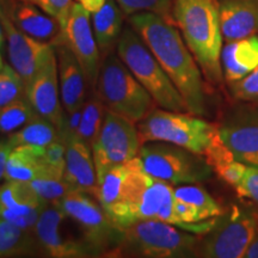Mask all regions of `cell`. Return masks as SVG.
I'll return each instance as SVG.
<instances>
[{
	"mask_svg": "<svg viewBox=\"0 0 258 258\" xmlns=\"http://www.w3.org/2000/svg\"><path fill=\"white\" fill-rule=\"evenodd\" d=\"M128 22L182 95L189 112L205 115V78L175 24L152 12L134 14L129 16Z\"/></svg>",
	"mask_w": 258,
	"mask_h": 258,
	"instance_id": "cell-1",
	"label": "cell"
},
{
	"mask_svg": "<svg viewBox=\"0 0 258 258\" xmlns=\"http://www.w3.org/2000/svg\"><path fill=\"white\" fill-rule=\"evenodd\" d=\"M172 18L206 82L214 88L221 86L224 38L218 0H173Z\"/></svg>",
	"mask_w": 258,
	"mask_h": 258,
	"instance_id": "cell-2",
	"label": "cell"
},
{
	"mask_svg": "<svg viewBox=\"0 0 258 258\" xmlns=\"http://www.w3.org/2000/svg\"><path fill=\"white\" fill-rule=\"evenodd\" d=\"M200 238L169 222L150 219L122 228V238L110 257H198Z\"/></svg>",
	"mask_w": 258,
	"mask_h": 258,
	"instance_id": "cell-3",
	"label": "cell"
},
{
	"mask_svg": "<svg viewBox=\"0 0 258 258\" xmlns=\"http://www.w3.org/2000/svg\"><path fill=\"white\" fill-rule=\"evenodd\" d=\"M96 97L105 110L128 118L143 121L157 108L152 96L138 82L117 54L104 57L95 86Z\"/></svg>",
	"mask_w": 258,
	"mask_h": 258,
	"instance_id": "cell-4",
	"label": "cell"
},
{
	"mask_svg": "<svg viewBox=\"0 0 258 258\" xmlns=\"http://www.w3.org/2000/svg\"><path fill=\"white\" fill-rule=\"evenodd\" d=\"M116 51L138 82L152 96L159 108L171 111L189 112L182 95L171 82L152 51L148 49L131 25L125 27L121 32L116 44Z\"/></svg>",
	"mask_w": 258,
	"mask_h": 258,
	"instance_id": "cell-5",
	"label": "cell"
},
{
	"mask_svg": "<svg viewBox=\"0 0 258 258\" xmlns=\"http://www.w3.org/2000/svg\"><path fill=\"white\" fill-rule=\"evenodd\" d=\"M141 144L163 141L205 157L219 138V127L191 112L156 108L138 124Z\"/></svg>",
	"mask_w": 258,
	"mask_h": 258,
	"instance_id": "cell-6",
	"label": "cell"
},
{
	"mask_svg": "<svg viewBox=\"0 0 258 258\" xmlns=\"http://www.w3.org/2000/svg\"><path fill=\"white\" fill-rule=\"evenodd\" d=\"M139 157L112 167L97 180L93 195L108 217L121 230L133 224V211L150 183Z\"/></svg>",
	"mask_w": 258,
	"mask_h": 258,
	"instance_id": "cell-7",
	"label": "cell"
},
{
	"mask_svg": "<svg viewBox=\"0 0 258 258\" xmlns=\"http://www.w3.org/2000/svg\"><path fill=\"white\" fill-rule=\"evenodd\" d=\"M138 157L152 178L173 186L206 182L214 173L203 156L163 141L143 144Z\"/></svg>",
	"mask_w": 258,
	"mask_h": 258,
	"instance_id": "cell-8",
	"label": "cell"
},
{
	"mask_svg": "<svg viewBox=\"0 0 258 258\" xmlns=\"http://www.w3.org/2000/svg\"><path fill=\"white\" fill-rule=\"evenodd\" d=\"M66 217L73 219L83 230V243L92 257L109 256L120 244L122 230L110 220L101 203L86 192L71 190L55 202Z\"/></svg>",
	"mask_w": 258,
	"mask_h": 258,
	"instance_id": "cell-9",
	"label": "cell"
},
{
	"mask_svg": "<svg viewBox=\"0 0 258 258\" xmlns=\"http://www.w3.org/2000/svg\"><path fill=\"white\" fill-rule=\"evenodd\" d=\"M258 218L246 208L232 206L215 219L214 225L199 240L198 257L241 258L252 240Z\"/></svg>",
	"mask_w": 258,
	"mask_h": 258,
	"instance_id": "cell-10",
	"label": "cell"
},
{
	"mask_svg": "<svg viewBox=\"0 0 258 258\" xmlns=\"http://www.w3.org/2000/svg\"><path fill=\"white\" fill-rule=\"evenodd\" d=\"M135 124L128 118L105 111L102 129L92 146L97 180L112 167L138 157L143 144Z\"/></svg>",
	"mask_w": 258,
	"mask_h": 258,
	"instance_id": "cell-11",
	"label": "cell"
},
{
	"mask_svg": "<svg viewBox=\"0 0 258 258\" xmlns=\"http://www.w3.org/2000/svg\"><path fill=\"white\" fill-rule=\"evenodd\" d=\"M219 127L222 144L235 160L258 167V103L240 102L226 112Z\"/></svg>",
	"mask_w": 258,
	"mask_h": 258,
	"instance_id": "cell-12",
	"label": "cell"
},
{
	"mask_svg": "<svg viewBox=\"0 0 258 258\" xmlns=\"http://www.w3.org/2000/svg\"><path fill=\"white\" fill-rule=\"evenodd\" d=\"M60 40L72 50L82 66L86 84L95 90L99 70H101V51L93 34L90 12L78 2H73L69 15L61 25Z\"/></svg>",
	"mask_w": 258,
	"mask_h": 258,
	"instance_id": "cell-13",
	"label": "cell"
},
{
	"mask_svg": "<svg viewBox=\"0 0 258 258\" xmlns=\"http://www.w3.org/2000/svg\"><path fill=\"white\" fill-rule=\"evenodd\" d=\"M0 24L6 38L10 62L22 77L27 88L38 69L55 51V48L51 43L38 41L22 32L10 21L2 9H0Z\"/></svg>",
	"mask_w": 258,
	"mask_h": 258,
	"instance_id": "cell-14",
	"label": "cell"
},
{
	"mask_svg": "<svg viewBox=\"0 0 258 258\" xmlns=\"http://www.w3.org/2000/svg\"><path fill=\"white\" fill-rule=\"evenodd\" d=\"M28 101L38 115L50 121L57 131L62 127L64 109L61 103L57 59L54 51L38 69L25 88Z\"/></svg>",
	"mask_w": 258,
	"mask_h": 258,
	"instance_id": "cell-15",
	"label": "cell"
},
{
	"mask_svg": "<svg viewBox=\"0 0 258 258\" xmlns=\"http://www.w3.org/2000/svg\"><path fill=\"white\" fill-rule=\"evenodd\" d=\"M66 218L56 203H47L35 225L34 234L38 250L51 258H86L92 253L83 241L67 239L61 235L60 225Z\"/></svg>",
	"mask_w": 258,
	"mask_h": 258,
	"instance_id": "cell-16",
	"label": "cell"
},
{
	"mask_svg": "<svg viewBox=\"0 0 258 258\" xmlns=\"http://www.w3.org/2000/svg\"><path fill=\"white\" fill-rule=\"evenodd\" d=\"M46 205L29 183L8 180L0 185V218L23 230L34 232Z\"/></svg>",
	"mask_w": 258,
	"mask_h": 258,
	"instance_id": "cell-17",
	"label": "cell"
},
{
	"mask_svg": "<svg viewBox=\"0 0 258 258\" xmlns=\"http://www.w3.org/2000/svg\"><path fill=\"white\" fill-rule=\"evenodd\" d=\"M0 9L19 30L38 41L54 44L61 36L60 22L23 0H0Z\"/></svg>",
	"mask_w": 258,
	"mask_h": 258,
	"instance_id": "cell-18",
	"label": "cell"
},
{
	"mask_svg": "<svg viewBox=\"0 0 258 258\" xmlns=\"http://www.w3.org/2000/svg\"><path fill=\"white\" fill-rule=\"evenodd\" d=\"M57 59L61 103L66 112H72L83 108L85 103L86 79L80 63L62 41L57 40L53 44Z\"/></svg>",
	"mask_w": 258,
	"mask_h": 258,
	"instance_id": "cell-19",
	"label": "cell"
},
{
	"mask_svg": "<svg viewBox=\"0 0 258 258\" xmlns=\"http://www.w3.org/2000/svg\"><path fill=\"white\" fill-rule=\"evenodd\" d=\"M224 41L258 35V0H218Z\"/></svg>",
	"mask_w": 258,
	"mask_h": 258,
	"instance_id": "cell-20",
	"label": "cell"
},
{
	"mask_svg": "<svg viewBox=\"0 0 258 258\" xmlns=\"http://www.w3.org/2000/svg\"><path fill=\"white\" fill-rule=\"evenodd\" d=\"M64 179L71 190L93 194L97 186V173L92 150L77 138H71L63 144Z\"/></svg>",
	"mask_w": 258,
	"mask_h": 258,
	"instance_id": "cell-21",
	"label": "cell"
},
{
	"mask_svg": "<svg viewBox=\"0 0 258 258\" xmlns=\"http://www.w3.org/2000/svg\"><path fill=\"white\" fill-rule=\"evenodd\" d=\"M258 66V35L227 42L221 50V67L227 84L244 78Z\"/></svg>",
	"mask_w": 258,
	"mask_h": 258,
	"instance_id": "cell-22",
	"label": "cell"
},
{
	"mask_svg": "<svg viewBox=\"0 0 258 258\" xmlns=\"http://www.w3.org/2000/svg\"><path fill=\"white\" fill-rule=\"evenodd\" d=\"M123 12L115 0H108L103 8L92 14V28L103 57L110 54L121 35Z\"/></svg>",
	"mask_w": 258,
	"mask_h": 258,
	"instance_id": "cell-23",
	"label": "cell"
},
{
	"mask_svg": "<svg viewBox=\"0 0 258 258\" xmlns=\"http://www.w3.org/2000/svg\"><path fill=\"white\" fill-rule=\"evenodd\" d=\"M43 150L44 147L30 146H18L12 148L8 165H6L4 178L6 180L29 183L41 176L42 173L49 172L42 159Z\"/></svg>",
	"mask_w": 258,
	"mask_h": 258,
	"instance_id": "cell-24",
	"label": "cell"
},
{
	"mask_svg": "<svg viewBox=\"0 0 258 258\" xmlns=\"http://www.w3.org/2000/svg\"><path fill=\"white\" fill-rule=\"evenodd\" d=\"M8 140L12 147H46L51 143L60 141V134L50 121L37 114L30 122L10 134Z\"/></svg>",
	"mask_w": 258,
	"mask_h": 258,
	"instance_id": "cell-25",
	"label": "cell"
},
{
	"mask_svg": "<svg viewBox=\"0 0 258 258\" xmlns=\"http://www.w3.org/2000/svg\"><path fill=\"white\" fill-rule=\"evenodd\" d=\"M36 249L38 245L34 232L0 218V257L29 256Z\"/></svg>",
	"mask_w": 258,
	"mask_h": 258,
	"instance_id": "cell-26",
	"label": "cell"
},
{
	"mask_svg": "<svg viewBox=\"0 0 258 258\" xmlns=\"http://www.w3.org/2000/svg\"><path fill=\"white\" fill-rule=\"evenodd\" d=\"M175 199L184 201L195 207L201 214L202 220L219 217L224 209L213 199L207 190L198 184H182L173 189Z\"/></svg>",
	"mask_w": 258,
	"mask_h": 258,
	"instance_id": "cell-27",
	"label": "cell"
},
{
	"mask_svg": "<svg viewBox=\"0 0 258 258\" xmlns=\"http://www.w3.org/2000/svg\"><path fill=\"white\" fill-rule=\"evenodd\" d=\"M105 108L97 97L90 98L83 105L82 120L76 138L86 144L92 150L93 144L98 138L105 117Z\"/></svg>",
	"mask_w": 258,
	"mask_h": 258,
	"instance_id": "cell-28",
	"label": "cell"
},
{
	"mask_svg": "<svg viewBox=\"0 0 258 258\" xmlns=\"http://www.w3.org/2000/svg\"><path fill=\"white\" fill-rule=\"evenodd\" d=\"M36 115L37 112L27 97L16 99L0 108V133H14L30 122Z\"/></svg>",
	"mask_w": 258,
	"mask_h": 258,
	"instance_id": "cell-29",
	"label": "cell"
},
{
	"mask_svg": "<svg viewBox=\"0 0 258 258\" xmlns=\"http://www.w3.org/2000/svg\"><path fill=\"white\" fill-rule=\"evenodd\" d=\"M29 184L44 203H55L71 191L64 177L46 172L32 179Z\"/></svg>",
	"mask_w": 258,
	"mask_h": 258,
	"instance_id": "cell-30",
	"label": "cell"
},
{
	"mask_svg": "<svg viewBox=\"0 0 258 258\" xmlns=\"http://www.w3.org/2000/svg\"><path fill=\"white\" fill-rule=\"evenodd\" d=\"M116 3L128 17L139 12H152L173 23V0H116Z\"/></svg>",
	"mask_w": 258,
	"mask_h": 258,
	"instance_id": "cell-31",
	"label": "cell"
},
{
	"mask_svg": "<svg viewBox=\"0 0 258 258\" xmlns=\"http://www.w3.org/2000/svg\"><path fill=\"white\" fill-rule=\"evenodd\" d=\"M22 97H27L23 79L11 64H4L0 70V108Z\"/></svg>",
	"mask_w": 258,
	"mask_h": 258,
	"instance_id": "cell-32",
	"label": "cell"
},
{
	"mask_svg": "<svg viewBox=\"0 0 258 258\" xmlns=\"http://www.w3.org/2000/svg\"><path fill=\"white\" fill-rule=\"evenodd\" d=\"M228 89L238 102L258 103V66L244 78L228 84Z\"/></svg>",
	"mask_w": 258,
	"mask_h": 258,
	"instance_id": "cell-33",
	"label": "cell"
},
{
	"mask_svg": "<svg viewBox=\"0 0 258 258\" xmlns=\"http://www.w3.org/2000/svg\"><path fill=\"white\" fill-rule=\"evenodd\" d=\"M64 152H66V147L61 141H55L44 147L42 159L49 172L63 177L64 164H66Z\"/></svg>",
	"mask_w": 258,
	"mask_h": 258,
	"instance_id": "cell-34",
	"label": "cell"
},
{
	"mask_svg": "<svg viewBox=\"0 0 258 258\" xmlns=\"http://www.w3.org/2000/svg\"><path fill=\"white\" fill-rule=\"evenodd\" d=\"M234 189L241 198L258 207V167L247 166L243 178Z\"/></svg>",
	"mask_w": 258,
	"mask_h": 258,
	"instance_id": "cell-35",
	"label": "cell"
},
{
	"mask_svg": "<svg viewBox=\"0 0 258 258\" xmlns=\"http://www.w3.org/2000/svg\"><path fill=\"white\" fill-rule=\"evenodd\" d=\"M23 2L37 6L47 15L57 19L61 25L63 24L73 3L72 0H23Z\"/></svg>",
	"mask_w": 258,
	"mask_h": 258,
	"instance_id": "cell-36",
	"label": "cell"
},
{
	"mask_svg": "<svg viewBox=\"0 0 258 258\" xmlns=\"http://www.w3.org/2000/svg\"><path fill=\"white\" fill-rule=\"evenodd\" d=\"M12 148L14 147L11 146L9 140L0 141V179L5 177L6 165H8V160Z\"/></svg>",
	"mask_w": 258,
	"mask_h": 258,
	"instance_id": "cell-37",
	"label": "cell"
},
{
	"mask_svg": "<svg viewBox=\"0 0 258 258\" xmlns=\"http://www.w3.org/2000/svg\"><path fill=\"white\" fill-rule=\"evenodd\" d=\"M84 9H86L90 14H95L103 8L108 0H77Z\"/></svg>",
	"mask_w": 258,
	"mask_h": 258,
	"instance_id": "cell-38",
	"label": "cell"
},
{
	"mask_svg": "<svg viewBox=\"0 0 258 258\" xmlns=\"http://www.w3.org/2000/svg\"><path fill=\"white\" fill-rule=\"evenodd\" d=\"M244 258H258V226H257L256 233H254L249 247H247L246 251H245Z\"/></svg>",
	"mask_w": 258,
	"mask_h": 258,
	"instance_id": "cell-39",
	"label": "cell"
},
{
	"mask_svg": "<svg viewBox=\"0 0 258 258\" xmlns=\"http://www.w3.org/2000/svg\"><path fill=\"white\" fill-rule=\"evenodd\" d=\"M3 28H2V24H0V70L4 67V63H3V56H2V46H3Z\"/></svg>",
	"mask_w": 258,
	"mask_h": 258,
	"instance_id": "cell-40",
	"label": "cell"
}]
</instances>
